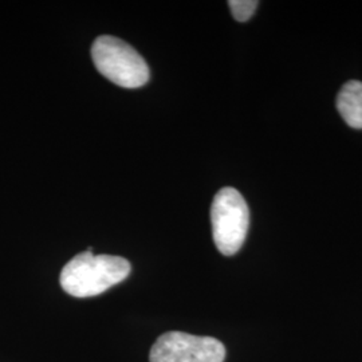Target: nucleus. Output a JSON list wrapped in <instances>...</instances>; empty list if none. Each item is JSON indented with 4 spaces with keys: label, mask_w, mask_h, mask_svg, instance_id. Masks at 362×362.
<instances>
[{
    "label": "nucleus",
    "mask_w": 362,
    "mask_h": 362,
    "mask_svg": "<svg viewBox=\"0 0 362 362\" xmlns=\"http://www.w3.org/2000/svg\"><path fill=\"white\" fill-rule=\"evenodd\" d=\"M130 270L132 267L127 259L94 255L93 251H85L66 263L59 282L71 297H95L125 281Z\"/></svg>",
    "instance_id": "1"
},
{
    "label": "nucleus",
    "mask_w": 362,
    "mask_h": 362,
    "mask_svg": "<svg viewBox=\"0 0 362 362\" xmlns=\"http://www.w3.org/2000/svg\"><path fill=\"white\" fill-rule=\"evenodd\" d=\"M337 109L353 129H362V82H346L337 95Z\"/></svg>",
    "instance_id": "5"
},
{
    "label": "nucleus",
    "mask_w": 362,
    "mask_h": 362,
    "mask_svg": "<svg viewBox=\"0 0 362 362\" xmlns=\"http://www.w3.org/2000/svg\"><path fill=\"white\" fill-rule=\"evenodd\" d=\"M212 236L216 248L226 257L235 255L246 240L250 209L235 188H221L211 206Z\"/></svg>",
    "instance_id": "3"
},
{
    "label": "nucleus",
    "mask_w": 362,
    "mask_h": 362,
    "mask_svg": "<svg viewBox=\"0 0 362 362\" xmlns=\"http://www.w3.org/2000/svg\"><path fill=\"white\" fill-rule=\"evenodd\" d=\"M257 0H231L228 1L230 10L238 22H247L258 7Z\"/></svg>",
    "instance_id": "6"
},
{
    "label": "nucleus",
    "mask_w": 362,
    "mask_h": 362,
    "mask_svg": "<svg viewBox=\"0 0 362 362\" xmlns=\"http://www.w3.org/2000/svg\"><path fill=\"white\" fill-rule=\"evenodd\" d=\"M226 348L212 337L168 332L156 339L149 362H224Z\"/></svg>",
    "instance_id": "4"
},
{
    "label": "nucleus",
    "mask_w": 362,
    "mask_h": 362,
    "mask_svg": "<svg viewBox=\"0 0 362 362\" xmlns=\"http://www.w3.org/2000/svg\"><path fill=\"white\" fill-rule=\"evenodd\" d=\"M97 70L121 88L137 89L149 79V67L143 57L122 39L103 35L91 46Z\"/></svg>",
    "instance_id": "2"
}]
</instances>
